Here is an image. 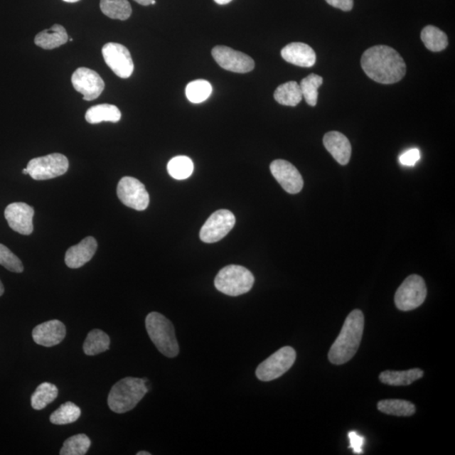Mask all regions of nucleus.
I'll return each mask as SVG.
<instances>
[{
  "label": "nucleus",
  "mask_w": 455,
  "mask_h": 455,
  "mask_svg": "<svg viewBox=\"0 0 455 455\" xmlns=\"http://www.w3.org/2000/svg\"><path fill=\"white\" fill-rule=\"evenodd\" d=\"M117 197L127 207L144 211L149 207V195L145 186L134 177L125 176L117 185Z\"/></svg>",
  "instance_id": "obj_10"
},
{
  "label": "nucleus",
  "mask_w": 455,
  "mask_h": 455,
  "mask_svg": "<svg viewBox=\"0 0 455 455\" xmlns=\"http://www.w3.org/2000/svg\"><path fill=\"white\" fill-rule=\"evenodd\" d=\"M423 371L419 368H413L406 371H384L380 375L382 383L393 386H404L412 385L413 382L420 380L423 376Z\"/></svg>",
  "instance_id": "obj_22"
},
{
  "label": "nucleus",
  "mask_w": 455,
  "mask_h": 455,
  "mask_svg": "<svg viewBox=\"0 0 455 455\" xmlns=\"http://www.w3.org/2000/svg\"><path fill=\"white\" fill-rule=\"evenodd\" d=\"M350 447L353 449L354 454H362L363 446L364 444L363 437L359 435L356 432H350L349 434Z\"/></svg>",
  "instance_id": "obj_36"
},
{
  "label": "nucleus",
  "mask_w": 455,
  "mask_h": 455,
  "mask_svg": "<svg viewBox=\"0 0 455 455\" xmlns=\"http://www.w3.org/2000/svg\"><path fill=\"white\" fill-rule=\"evenodd\" d=\"M235 225L233 213L220 209L208 218L200 230V239L205 243H215L225 238Z\"/></svg>",
  "instance_id": "obj_9"
},
{
  "label": "nucleus",
  "mask_w": 455,
  "mask_h": 455,
  "mask_svg": "<svg viewBox=\"0 0 455 455\" xmlns=\"http://www.w3.org/2000/svg\"><path fill=\"white\" fill-rule=\"evenodd\" d=\"M66 336V327L63 322L53 320L36 326L33 338L36 344L43 347H53L61 343Z\"/></svg>",
  "instance_id": "obj_16"
},
{
  "label": "nucleus",
  "mask_w": 455,
  "mask_h": 455,
  "mask_svg": "<svg viewBox=\"0 0 455 455\" xmlns=\"http://www.w3.org/2000/svg\"><path fill=\"white\" fill-rule=\"evenodd\" d=\"M134 1L141 4V6H148L151 4L153 0H134Z\"/></svg>",
  "instance_id": "obj_38"
},
{
  "label": "nucleus",
  "mask_w": 455,
  "mask_h": 455,
  "mask_svg": "<svg viewBox=\"0 0 455 455\" xmlns=\"http://www.w3.org/2000/svg\"><path fill=\"white\" fill-rule=\"evenodd\" d=\"M4 293V288L1 280H0V296H2Z\"/></svg>",
  "instance_id": "obj_40"
},
{
  "label": "nucleus",
  "mask_w": 455,
  "mask_h": 455,
  "mask_svg": "<svg viewBox=\"0 0 455 455\" xmlns=\"http://www.w3.org/2000/svg\"><path fill=\"white\" fill-rule=\"evenodd\" d=\"M74 88L83 95L85 101H93L105 89V82L97 72L87 68H79L72 75Z\"/></svg>",
  "instance_id": "obj_13"
},
{
  "label": "nucleus",
  "mask_w": 455,
  "mask_h": 455,
  "mask_svg": "<svg viewBox=\"0 0 455 455\" xmlns=\"http://www.w3.org/2000/svg\"><path fill=\"white\" fill-rule=\"evenodd\" d=\"M285 61L303 68L315 65L316 54L314 49L306 43H292L286 46L281 51Z\"/></svg>",
  "instance_id": "obj_18"
},
{
  "label": "nucleus",
  "mask_w": 455,
  "mask_h": 455,
  "mask_svg": "<svg viewBox=\"0 0 455 455\" xmlns=\"http://www.w3.org/2000/svg\"><path fill=\"white\" fill-rule=\"evenodd\" d=\"M295 360L296 352L293 348H281L257 367V377L265 382L279 379L290 370Z\"/></svg>",
  "instance_id": "obj_8"
},
{
  "label": "nucleus",
  "mask_w": 455,
  "mask_h": 455,
  "mask_svg": "<svg viewBox=\"0 0 455 455\" xmlns=\"http://www.w3.org/2000/svg\"><path fill=\"white\" fill-rule=\"evenodd\" d=\"M122 114L116 106L110 104H101L90 107L85 114V120L90 124H101L102 122H111L116 124L121 120Z\"/></svg>",
  "instance_id": "obj_21"
},
{
  "label": "nucleus",
  "mask_w": 455,
  "mask_h": 455,
  "mask_svg": "<svg viewBox=\"0 0 455 455\" xmlns=\"http://www.w3.org/2000/svg\"><path fill=\"white\" fill-rule=\"evenodd\" d=\"M231 1L232 0H215V2H216L218 4H221V6H223V4H229Z\"/></svg>",
  "instance_id": "obj_39"
},
{
  "label": "nucleus",
  "mask_w": 455,
  "mask_h": 455,
  "mask_svg": "<svg viewBox=\"0 0 455 455\" xmlns=\"http://www.w3.org/2000/svg\"><path fill=\"white\" fill-rule=\"evenodd\" d=\"M147 379L127 377L114 385L108 395V406L112 412L126 413L133 410L149 392Z\"/></svg>",
  "instance_id": "obj_3"
},
{
  "label": "nucleus",
  "mask_w": 455,
  "mask_h": 455,
  "mask_svg": "<svg viewBox=\"0 0 455 455\" xmlns=\"http://www.w3.org/2000/svg\"><path fill=\"white\" fill-rule=\"evenodd\" d=\"M363 70L378 83L390 85L404 78L407 66L400 53L389 46H375L366 50L361 58Z\"/></svg>",
  "instance_id": "obj_1"
},
{
  "label": "nucleus",
  "mask_w": 455,
  "mask_h": 455,
  "mask_svg": "<svg viewBox=\"0 0 455 455\" xmlns=\"http://www.w3.org/2000/svg\"><path fill=\"white\" fill-rule=\"evenodd\" d=\"M102 55L107 66L114 74L122 79H127L133 75L134 65L131 53L124 45L109 43L104 45Z\"/></svg>",
  "instance_id": "obj_11"
},
{
  "label": "nucleus",
  "mask_w": 455,
  "mask_h": 455,
  "mask_svg": "<svg viewBox=\"0 0 455 455\" xmlns=\"http://www.w3.org/2000/svg\"><path fill=\"white\" fill-rule=\"evenodd\" d=\"M91 441L85 434H77L68 439L60 450L61 455H84L87 453Z\"/></svg>",
  "instance_id": "obj_33"
},
{
  "label": "nucleus",
  "mask_w": 455,
  "mask_h": 455,
  "mask_svg": "<svg viewBox=\"0 0 455 455\" xmlns=\"http://www.w3.org/2000/svg\"><path fill=\"white\" fill-rule=\"evenodd\" d=\"M323 144L336 162L341 166L348 165L352 156V146L347 136L339 132L331 131L324 136Z\"/></svg>",
  "instance_id": "obj_17"
},
{
  "label": "nucleus",
  "mask_w": 455,
  "mask_h": 455,
  "mask_svg": "<svg viewBox=\"0 0 455 455\" xmlns=\"http://www.w3.org/2000/svg\"><path fill=\"white\" fill-rule=\"evenodd\" d=\"M0 265L12 272L21 273L24 271V267L19 257L2 244H0Z\"/></svg>",
  "instance_id": "obj_34"
},
{
  "label": "nucleus",
  "mask_w": 455,
  "mask_h": 455,
  "mask_svg": "<svg viewBox=\"0 0 455 455\" xmlns=\"http://www.w3.org/2000/svg\"><path fill=\"white\" fill-rule=\"evenodd\" d=\"M145 326L150 339L159 352L167 358H175L179 354L174 326L166 317L158 312L149 313Z\"/></svg>",
  "instance_id": "obj_4"
},
{
  "label": "nucleus",
  "mask_w": 455,
  "mask_h": 455,
  "mask_svg": "<svg viewBox=\"0 0 455 455\" xmlns=\"http://www.w3.org/2000/svg\"><path fill=\"white\" fill-rule=\"evenodd\" d=\"M323 84V78L320 75L311 74L301 80L300 89H301L303 98L306 100L309 106H316L318 101V90Z\"/></svg>",
  "instance_id": "obj_32"
},
{
  "label": "nucleus",
  "mask_w": 455,
  "mask_h": 455,
  "mask_svg": "<svg viewBox=\"0 0 455 455\" xmlns=\"http://www.w3.org/2000/svg\"><path fill=\"white\" fill-rule=\"evenodd\" d=\"M68 41L67 31L61 25H53L36 36L35 43L46 50H52L65 45Z\"/></svg>",
  "instance_id": "obj_20"
},
{
  "label": "nucleus",
  "mask_w": 455,
  "mask_h": 455,
  "mask_svg": "<svg viewBox=\"0 0 455 455\" xmlns=\"http://www.w3.org/2000/svg\"><path fill=\"white\" fill-rule=\"evenodd\" d=\"M151 454L146 452V451H140L136 453V455H150Z\"/></svg>",
  "instance_id": "obj_41"
},
{
  "label": "nucleus",
  "mask_w": 455,
  "mask_h": 455,
  "mask_svg": "<svg viewBox=\"0 0 455 455\" xmlns=\"http://www.w3.org/2000/svg\"><path fill=\"white\" fill-rule=\"evenodd\" d=\"M58 390L56 385L51 383L41 384L31 395V407L36 411H41L52 403L58 397Z\"/></svg>",
  "instance_id": "obj_28"
},
{
  "label": "nucleus",
  "mask_w": 455,
  "mask_h": 455,
  "mask_svg": "<svg viewBox=\"0 0 455 455\" xmlns=\"http://www.w3.org/2000/svg\"><path fill=\"white\" fill-rule=\"evenodd\" d=\"M63 1L67 3H76L80 1V0H63Z\"/></svg>",
  "instance_id": "obj_42"
},
{
  "label": "nucleus",
  "mask_w": 455,
  "mask_h": 455,
  "mask_svg": "<svg viewBox=\"0 0 455 455\" xmlns=\"http://www.w3.org/2000/svg\"><path fill=\"white\" fill-rule=\"evenodd\" d=\"M254 282L255 277L247 268L230 265L218 273L215 285L220 292L235 297L248 293L252 289Z\"/></svg>",
  "instance_id": "obj_5"
},
{
  "label": "nucleus",
  "mask_w": 455,
  "mask_h": 455,
  "mask_svg": "<svg viewBox=\"0 0 455 455\" xmlns=\"http://www.w3.org/2000/svg\"><path fill=\"white\" fill-rule=\"evenodd\" d=\"M70 163L62 154H51L31 159L26 169L28 175L36 181L49 180L65 175Z\"/></svg>",
  "instance_id": "obj_7"
},
{
  "label": "nucleus",
  "mask_w": 455,
  "mask_h": 455,
  "mask_svg": "<svg viewBox=\"0 0 455 455\" xmlns=\"http://www.w3.org/2000/svg\"><path fill=\"white\" fill-rule=\"evenodd\" d=\"M274 99L277 102L284 106L296 107L302 101V91L297 82H287L277 88Z\"/></svg>",
  "instance_id": "obj_23"
},
{
  "label": "nucleus",
  "mask_w": 455,
  "mask_h": 455,
  "mask_svg": "<svg viewBox=\"0 0 455 455\" xmlns=\"http://www.w3.org/2000/svg\"><path fill=\"white\" fill-rule=\"evenodd\" d=\"M80 415L81 411L78 406L73 402H66L50 416V422L55 425L70 424L78 420Z\"/></svg>",
  "instance_id": "obj_30"
},
{
  "label": "nucleus",
  "mask_w": 455,
  "mask_h": 455,
  "mask_svg": "<svg viewBox=\"0 0 455 455\" xmlns=\"http://www.w3.org/2000/svg\"><path fill=\"white\" fill-rule=\"evenodd\" d=\"M331 6L340 9L343 11H350L353 8V0H326Z\"/></svg>",
  "instance_id": "obj_37"
},
{
  "label": "nucleus",
  "mask_w": 455,
  "mask_h": 455,
  "mask_svg": "<svg viewBox=\"0 0 455 455\" xmlns=\"http://www.w3.org/2000/svg\"><path fill=\"white\" fill-rule=\"evenodd\" d=\"M212 91V85L208 81L198 80L186 85V95L189 102L198 104L206 101L210 97Z\"/></svg>",
  "instance_id": "obj_31"
},
{
  "label": "nucleus",
  "mask_w": 455,
  "mask_h": 455,
  "mask_svg": "<svg viewBox=\"0 0 455 455\" xmlns=\"http://www.w3.org/2000/svg\"><path fill=\"white\" fill-rule=\"evenodd\" d=\"M100 7L105 16L114 20L126 21L133 11L127 0H101Z\"/></svg>",
  "instance_id": "obj_26"
},
{
  "label": "nucleus",
  "mask_w": 455,
  "mask_h": 455,
  "mask_svg": "<svg viewBox=\"0 0 455 455\" xmlns=\"http://www.w3.org/2000/svg\"><path fill=\"white\" fill-rule=\"evenodd\" d=\"M270 170L274 178L287 193L296 194L301 192L304 180L301 174L292 164L284 159L272 162Z\"/></svg>",
  "instance_id": "obj_14"
},
{
  "label": "nucleus",
  "mask_w": 455,
  "mask_h": 455,
  "mask_svg": "<svg viewBox=\"0 0 455 455\" xmlns=\"http://www.w3.org/2000/svg\"><path fill=\"white\" fill-rule=\"evenodd\" d=\"M111 340L109 336L102 330L95 329L89 332L84 343V352L88 356H95L107 351L110 348Z\"/></svg>",
  "instance_id": "obj_25"
},
{
  "label": "nucleus",
  "mask_w": 455,
  "mask_h": 455,
  "mask_svg": "<svg viewBox=\"0 0 455 455\" xmlns=\"http://www.w3.org/2000/svg\"><path fill=\"white\" fill-rule=\"evenodd\" d=\"M34 209L25 203H13L4 211L9 226L21 235H29L33 232Z\"/></svg>",
  "instance_id": "obj_15"
},
{
  "label": "nucleus",
  "mask_w": 455,
  "mask_h": 455,
  "mask_svg": "<svg viewBox=\"0 0 455 455\" xmlns=\"http://www.w3.org/2000/svg\"><path fill=\"white\" fill-rule=\"evenodd\" d=\"M212 55L218 65L227 71L247 74L255 68V62L252 58L225 46L213 48Z\"/></svg>",
  "instance_id": "obj_12"
},
{
  "label": "nucleus",
  "mask_w": 455,
  "mask_h": 455,
  "mask_svg": "<svg viewBox=\"0 0 455 455\" xmlns=\"http://www.w3.org/2000/svg\"><path fill=\"white\" fill-rule=\"evenodd\" d=\"M377 407L381 412L397 417L412 416L416 412V407L412 402L403 400H381Z\"/></svg>",
  "instance_id": "obj_27"
},
{
  "label": "nucleus",
  "mask_w": 455,
  "mask_h": 455,
  "mask_svg": "<svg viewBox=\"0 0 455 455\" xmlns=\"http://www.w3.org/2000/svg\"><path fill=\"white\" fill-rule=\"evenodd\" d=\"M421 154L419 149H412L404 152L402 156H400L399 161L402 165L405 166H414L419 161Z\"/></svg>",
  "instance_id": "obj_35"
},
{
  "label": "nucleus",
  "mask_w": 455,
  "mask_h": 455,
  "mask_svg": "<svg viewBox=\"0 0 455 455\" xmlns=\"http://www.w3.org/2000/svg\"><path fill=\"white\" fill-rule=\"evenodd\" d=\"M22 172L24 175H28V171H27L26 168V169L23 170Z\"/></svg>",
  "instance_id": "obj_43"
},
{
  "label": "nucleus",
  "mask_w": 455,
  "mask_h": 455,
  "mask_svg": "<svg viewBox=\"0 0 455 455\" xmlns=\"http://www.w3.org/2000/svg\"><path fill=\"white\" fill-rule=\"evenodd\" d=\"M421 39L427 49L435 53L443 51L449 44L447 35L434 26H427L422 29Z\"/></svg>",
  "instance_id": "obj_24"
},
{
  "label": "nucleus",
  "mask_w": 455,
  "mask_h": 455,
  "mask_svg": "<svg viewBox=\"0 0 455 455\" xmlns=\"http://www.w3.org/2000/svg\"><path fill=\"white\" fill-rule=\"evenodd\" d=\"M427 297V287L422 277L409 276L395 293V306L402 311H412L422 306Z\"/></svg>",
  "instance_id": "obj_6"
},
{
  "label": "nucleus",
  "mask_w": 455,
  "mask_h": 455,
  "mask_svg": "<svg viewBox=\"0 0 455 455\" xmlns=\"http://www.w3.org/2000/svg\"><path fill=\"white\" fill-rule=\"evenodd\" d=\"M97 250V242L94 237H86L78 245L67 250L65 255L66 265L76 269L83 267L93 258Z\"/></svg>",
  "instance_id": "obj_19"
},
{
  "label": "nucleus",
  "mask_w": 455,
  "mask_h": 455,
  "mask_svg": "<svg viewBox=\"0 0 455 455\" xmlns=\"http://www.w3.org/2000/svg\"><path fill=\"white\" fill-rule=\"evenodd\" d=\"M167 170L173 178L185 180L192 176L194 165L192 159L188 156H176L168 163Z\"/></svg>",
  "instance_id": "obj_29"
},
{
  "label": "nucleus",
  "mask_w": 455,
  "mask_h": 455,
  "mask_svg": "<svg viewBox=\"0 0 455 455\" xmlns=\"http://www.w3.org/2000/svg\"><path fill=\"white\" fill-rule=\"evenodd\" d=\"M363 329V314L355 309L346 318L338 338L331 346L328 354L330 362L341 365L351 360L360 346Z\"/></svg>",
  "instance_id": "obj_2"
}]
</instances>
